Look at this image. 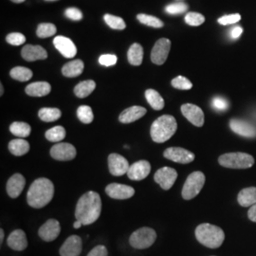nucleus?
I'll return each instance as SVG.
<instances>
[{
    "instance_id": "f257e3e1",
    "label": "nucleus",
    "mask_w": 256,
    "mask_h": 256,
    "mask_svg": "<svg viewBox=\"0 0 256 256\" xmlns=\"http://www.w3.org/2000/svg\"><path fill=\"white\" fill-rule=\"evenodd\" d=\"M101 196L98 192L90 191L79 198L75 209V218L82 225H90L101 216Z\"/></svg>"
},
{
    "instance_id": "f03ea898",
    "label": "nucleus",
    "mask_w": 256,
    "mask_h": 256,
    "mask_svg": "<svg viewBox=\"0 0 256 256\" xmlns=\"http://www.w3.org/2000/svg\"><path fill=\"white\" fill-rule=\"evenodd\" d=\"M54 196V185L48 178H40L32 183L27 194V202L32 208L46 206Z\"/></svg>"
},
{
    "instance_id": "7ed1b4c3",
    "label": "nucleus",
    "mask_w": 256,
    "mask_h": 256,
    "mask_svg": "<svg viewBox=\"0 0 256 256\" xmlns=\"http://www.w3.org/2000/svg\"><path fill=\"white\" fill-rule=\"evenodd\" d=\"M178 128L176 120L171 115H164L156 120L150 129L152 140L156 144H162L174 136Z\"/></svg>"
},
{
    "instance_id": "20e7f679",
    "label": "nucleus",
    "mask_w": 256,
    "mask_h": 256,
    "mask_svg": "<svg viewBox=\"0 0 256 256\" xmlns=\"http://www.w3.org/2000/svg\"><path fill=\"white\" fill-rule=\"evenodd\" d=\"M196 238L205 247L210 248H220L225 239L223 230L209 223H203L196 229Z\"/></svg>"
},
{
    "instance_id": "39448f33",
    "label": "nucleus",
    "mask_w": 256,
    "mask_h": 256,
    "mask_svg": "<svg viewBox=\"0 0 256 256\" xmlns=\"http://www.w3.org/2000/svg\"><path fill=\"white\" fill-rule=\"evenodd\" d=\"M218 162L226 168L247 169L254 164V158L252 156L248 155L247 153L236 152L220 156Z\"/></svg>"
},
{
    "instance_id": "423d86ee",
    "label": "nucleus",
    "mask_w": 256,
    "mask_h": 256,
    "mask_svg": "<svg viewBox=\"0 0 256 256\" xmlns=\"http://www.w3.org/2000/svg\"><path fill=\"white\" fill-rule=\"evenodd\" d=\"M156 234L155 230L148 227L140 228L135 230L129 238V243L137 250H144L151 247L155 243Z\"/></svg>"
},
{
    "instance_id": "0eeeda50",
    "label": "nucleus",
    "mask_w": 256,
    "mask_h": 256,
    "mask_svg": "<svg viewBox=\"0 0 256 256\" xmlns=\"http://www.w3.org/2000/svg\"><path fill=\"white\" fill-rule=\"evenodd\" d=\"M205 183V174L196 171L189 174L182 188V198L185 200H190L196 198L203 188Z\"/></svg>"
},
{
    "instance_id": "6e6552de",
    "label": "nucleus",
    "mask_w": 256,
    "mask_h": 256,
    "mask_svg": "<svg viewBox=\"0 0 256 256\" xmlns=\"http://www.w3.org/2000/svg\"><path fill=\"white\" fill-rule=\"evenodd\" d=\"M171 48V41L167 38H162L156 42L151 52V60L156 64H164Z\"/></svg>"
},
{
    "instance_id": "1a4fd4ad",
    "label": "nucleus",
    "mask_w": 256,
    "mask_h": 256,
    "mask_svg": "<svg viewBox=\"0 0 256 256\" xmlns=\"http://www.w3.org/2000/svg\"><path fill=\"white\" fill-rule=\"evenodd\" d=\"M178 178V172L171 167L160 168L154 176V180L164 190L167 191L171 189L174 182Z\"/></svg>"
},
{
    "instance_id": "9d476101",
    "label": "nucleus",
    "mask_w": 256,
    "mask_h": 256,
    "mask_svg": "<svg viewBox=\"0 0 256 256\" xmlns=\"http://www.w3.org/2000/svg\"><path fill=\"white\" fill-rule=\"evenodd\" d=\"M164 156L174 162L182 164H190L194 160V153L182 147H169L164 152Z\"/></svg>"
},
{
    "instance_id": "9b49d317",
    "label": "nucleus",
    "mask_w": 256,
    "mask_h": 256,
    "mask_svg": "<svg viewBox=\"0 0 256 256\" xmlns=\"http://www.w3.org/2000/svg\"><path fill=\"white\" fill-rule=\"evenodd\" d=\"M76 154L77 152L75 147L68 142L57 144L50 149V156L56 160L61 162L72 160L76 156Z\"/></svg>"
},
{
    "instance_id": "f8f14e48",
    "label": "nucleus",
    "mask_w": 256,
    "mask_h": 256,
    "mask_svg": "<svg viewBox=\"0 0 256 256\" xmlns=\"http://www.w3.org/2000/svg\"><path fill=\"white\" fill-rule=\"evenodd\" d=\"M106 192L114 200H128L135 194V190L133 187L124 184L110 183L106 188Z\"/></svg>"
},
{
    "instance_id": "ddd939ff",
    "label": "nucleus",
    "mask_w": 256,
    "mask_h": 256,
    "mask_svg": "<svg viewBox=\"0 0 256 256\" xmlns=\"http://www.w3.org/2000/svg\"><path fill=\"white\" fill-rule=\"evenodd\" d=\"M129 167L130 166L128 160L124 156L115 153L108 156V168L110 174L115 176H124V174H128Z\"/></svg>"
},
{
    "instance_id": "4468645a",
    "label": "nucleus",
    "mask_w": 256,
    "mask_h": 256,
    "mask_svg": "<svg viewBox=\"0 0 256 256\" xmlns=\"http://www.w3.org/2000/svg\"><path fill=\"white\" fill-rule=\"evenodd\" d=\"M183 116L194 126L202 128L204 124V113L200 108L192 104H185L182 106Z\"/></svg>"
},
{
    "instance_id": "2eb2a0df",
    "label": "nucleus",
    "mask_w": 256,
    "mask_h": 256,
    "mask_svg": "<svg viewBox=\"0 0 256 256\" xmlns=\"http://www.w3.org/2000/svg\"><path fill=\"white\" fill-rule=\"evenodd\" d=\"M60 232V223L56 220H48L40 227L38 234L42 240L46 242H52L59 236Z\"/></svg>"
},
{
    "instance_id": "dca6fc26",
    "label": "nucleus",
    "mask_w": 256,
    "mask_h": 256,
    "mask_svg": "<svg viewBox=\"0 0 256 256\" xmlns=\"http://www.w3.org/2000/svg\"><path fill=\"white\" fill-rule=\"evenodd\" d=\"M82 252V239L78 236H72L64 242L59 250L61 256H79Z\"/></svg>"
},
{
    "instance_id": "f3484780",
    "label": "nucleus",
    "mask_w": 256,
    "mask_h": 256,
    "mask_svg": "<svg viewBox=\"0 0 256 256\" xmlns=\"http://www.w3.org/2000/svg\"><path fill=\"white\" fill-rule=\"evenodd\" d=\"M151 172V165L147 160H138L129 167L128 176L132 180H142Z\"/></svg>"
},
{
    "instance_id": "a211bd4d",
    "label": "nucleus",
    "mask_w": 256,
    "mask_h": 256,
    "mask_svg": "<svg viewBox=\"0 0 256 256\" xmlns=\"http://www.w3.org/2000/svg\"><path fill=\"white\" fill-rule=\"evenodd\" d=\"M54 44L55 48L66 58H74L77 54L76 46L74 45V42L68 37L62 36L55 37Z\"/></svg>"
},
{
    "instance_id": "6ab92c4d",
    "label": "nucleus",
    "mask_w": 256,
    "mask_h": 256,
    "mask_svg": "<svg viewBox=\"0 0 256 256\" xmlns=\"http://www.w3.org/2000/svg\"><path fill=\"white\" fill-rule=\"evenodd\" d=\"M230 128L234 133L242 137L254 138L256 136V128L242 120H230Z\"/></svg>"
},
{
    "instance_id": "aec40b11",
    "label": "nucleus",
    "mask_w": 256,
    "mask_h": 256,
    "mask_svg": "<svg viewBox=\"0 0 256 256\" xmlns=\"http://www.w3.org/2000/svg\"><path fill=\"white\" fill-rule=\"evenodd\" d=\"M7 243L12 250L22 252L28 247V240L26 234L22 230H14L10 232L7 239Z\"/></svg>"
},
{
    "instance_id": "412c9836",
    "label": "nucleus",
    "mask_w": 256,
    "mask_h": 256,
    "mask_svg": "<svg viewBox=\"0 0 256 256\" xmlns=\"http://www.w3.org/2000/svg\"><path fill=\"white\" fill-rule=\"evenodd\" d=\"M26 185V180L21 174H14L12 176L7 182V192L12 198H18Z\"/></svg>"
},
{
    "instance_id": "4be33fe9",
    "label": "nucleus",
    "mask_w": 256,
    "mask_h": 256,
    "mask_svg": "<svg viewBox=\"0 0 256 256\" xmlns=\"http://www.w3.org/2000/svg\"><path fill=\"white\" fill-rule=\"evenodd\" d=\"M22 57L28 62L44 60L48 57V52L44 48L38 45H26L21 50Z\"/></svg>"
},
{
    "instance_id": "5701e85b",
    "label": "nucleus",
    "mask_w": 256,
    "mask_h": 256,
    "mask_svg": "<svg viewBox=\"0 0 256 256\" xmlns=\"http://www.w3.org/2000/svg\"><path fill=\"white\" fill-rule=\"evenodd\" d=\"M146 114V110L142 106H131L124 110L120 115L119 120L122 124H131L142 118Z\"/></svg>"
},
{
    "instance_id": "b1692460",
    "label": "nucleus",
    "mask_w": 256,
    "mask_h": 256,
    "mask_svg": "<svg viewBox=\"0 0 256 256\" xmlns=\"http://www.w3.org/2000/svg\"><path fill=\"white\" fill-rule=\"evenodd\" d=\"M52 90V86L48 82H36L30 84L27 86L25 92L28 96L32 97H44Z\"/></svg>"
},
{
    "instance_id": "393cba45",
    "label": "nucleus",
    "mask_w": 256,
    "mask_h": 256,
    "mask_svg": "<svg viewBox=\"0 0 256 256\" xmlns=\"http://www.w3.org/2000/svg\"><path fill=\"white\" fill-rule=\"evenodd\" d=\"M238 203L243 206H252L256 204V187H248L241 190L238 194Z\"/></svg>"
},
{
    "instance_id": "a878e982",
    "label": "nucleus",
    "mask_w": 256,
    "mask_h": 256,
    "mask_svg": "<svg viewBox=\"0 0 256 256\" xmlns=\"http://www.w3.org/2000/svg\"><path fill=\"white\" fill-rule=\"evenodd\" d=\"M84 70V62L82 60H74L64 64L62 68V74L66 77L74 78L81 75Z\"/></svg>"
},
{
    "instance_id": "bb28decb",
    "label": "nucleus",
    "mask_w": 256,
    "mask_h": 256,
    "mask_svg": "<svg viewBox=\"0 0 256 256\" xmlns=\"http://www.w3.org/2000/svg\"><path fill=\"white\" fill-rule=\"evenodd\" d=\"M10 152L12 155L24 156L30 151V144L24 138H14L9 144Z\"/></svg>"
},
{
    "instance_id": "cd10ccee",
    "label": "nucleus",
    "mask_w": 256,
    "mask_h": 256,
    "mask_svg": "<svg viewBox=\"0 0 256 256\" xmlns=\"http://www.w3.org/2000/svg\"><path fill=\"white\" fill-rule=\"evenodd\" d=\"M128 62L133 66H140L144 59V48L140 44L135 43L129 48L128 52Z\"/></svg>"
},
{
    "instance_id": "c85d7f7f",
    "label": "nucleus",
    "mask_w": 256,
    "mask_h": 256,
    "mask_svg": "<svg viewBox=\"0 0 256 256\" xmlns=\"http://www.w3.org/2000/svg\"><path fill=\"white\" fill-rule=\"evenodd\" d=\"M96 88V82L92 80H86L79 82L74 88V93L78 98H86L90 96Z\"/></svg>"
},
{
    "instance_id": "c756f323",
    "label": "nucleus",
    "mask_w": 256,
    "mask_h": 256,
    "mask_svg": "<svg viewBox=\"0 0 256 256\" xmlns=\"http://www.w3.org/2000/svg\"><path fill=\"white\" fill-rule=\"evenodd\" d=\"M146 98L151 108L155 110H162L164 108V100L155 90H147Z\"/></svg>"
},
{
    "instance_id": "7c9ffc66",
    "label": "nucleus",
    "mask_w": 256,
    "mask_h": 256,
    "mask_svg": "<svg viewBox=\"0 0 256 256\" xmlns=\"http://www.w3.org/2000/svg\"><path fill=\"white\" fill-rule=\"evenodd\" d=\"M10 131L12 135L18 138H27L30 136L32 128L27 122H14L10 124Z\"/></svg>"
},
{
    "instance_id": "2f4dec72",
    "label": "nucleus",
    "mask_w": 256,
    "mask_h": 256,
    "mask_svg": "<svg viewBox=\"0 0 256 256\" xmlns=\"http://www.w3.org/2000/svg\"><path fill=\"white\" fill-rule=\"evenodd\" d=\"M10 75L12 79L16 81L27 82L30 79H32V72L25 66H16L10 70Z\"/></svg>"
},
{
    "instance_id": "473e14b6",
    "label": "nucleus",
    "mask_w": 256,
    "mask_h": 256,
    "mask_svg": "<svg viewBox=\"0 0 256 256\" xmlns=\"http://www.w3.org/2000/svg\"><path fill=\"white\" fill-rule=\"evenodd\" d=\"M62 113L58 108H41L38 112L39 118L45 122H52L60 119Z\"/></svg>"
},
{
    "instance_id": "72a5a7b5",
    "label": "nucleus",
    "mask_w": 256,
    "mask_h": 256,
    "mask_svg": "<svg viewBox=\"0 0 256 256\" xmlns=\"http://www.w3.org/2000/svg\"><path fill=\"white\" fill-rule=\"evenodd\" d=\"M45 136H46V140L50 142H59L62 140H64L66 137V130L63 126H57L48 129L46 131Z\"/></svg>"
},
{
    "instance_id": "f704fd0d",
    "label": "nucleus",
    "mask_w": 256,
    "mask_h": 256,
    "mask_svg": "<svg viewBox=\"0 0 256 256\" xmlns=\"http://www.w3.org/2000/svg\"><path fill=\"white\" fill-rule=\"evenodd\" d=\"M137 19L142 24L149 26V27L156 28H162L164 26V22L160 19L153 16H148V14H138Z\"/></svg>"
},
{
    "instance_id": "c9c22d12",
    "label": "nucleus",
    "mask_w": 256,
    "mask_h": 256,
    "mask_svg": "<svg viewBox=\"0 0 256 256\" xmlns=\"http://www.w3.org/2000/svg\"><path fill=\"white\" fill-rule=\"evenodd\" d=\"M77 116L78 119L82 122V124H92L94 119V115L92 112V108L88 106H81L77 110Z\"/></svg>"
},
{
    "instance_id": "e433bc0d",
    "label": "nucleus",
    "mask_w": 256,
    "mask_h": 256,
    "mask_svg": "<svg viewBox=\"0 0 256 256\" xmlns=\"http://www.w3.org/2000/svg\"><path fill=\"white\" fill-rule=\"evenodd\" d=\"M56 27L52 23H42L40 24L36 30L37 36L40 38H46L52 36L56 34Z\"/></svg>"
},
{
    "instance_id": "4c0bfd02",
    "label": "nucleus",
    "mask_w": 256,
    "mask_h": 256,
    "mask_svg": "<svg viewBox=\"0 0 256 256\" xmlns=\"http://www.w3.org/2000/svg\"><path fill=\"white\" fill-rule=\"evenodd\" d=\"M104 22L110 26V28L114 30H124L126 27V24L124 20L120 18L119 16H115L112 14H106L104 16Z\"/></svg>"
},
{
    "instance_id": "58836bf2",
    "label": "nucleus",
    "mask_w": 256,
    "mask_h": 256,
    "mask_svg": "<svg viewBox=\"0 0 256 256\" xmlns=\"http://www.w3.org/2000/svg\"><path fill=\"white\" fill-rule=\"evenodd\" d=\"M172 86L176 90H189L192 88V84L190 80L183 76H178L174 79L172 80Z\"/></svg>"
},
{
    "instance_id": "ea45409f",
    "label": "nucleus",
    "mask_w": 256,
    "mask_h": 256,
    "mask_svg": "<svg viewBox=\"0 0 256 256\" xmlns=\"http://www.w3.org/2000/svg\"><path fill=\"white\" fill-rule=\"evenodd\" d=\"M205 21V18L198 12H188L185 16V22L190 26H200Z\"/></svg>"
},
{
    "instance_id": "a19ab883",
    "label": "nucleus",
    "mask_w": 256,
    "mask_h": 256,
    "mask_svg": "<svg viewBox=\"0 0 256 256\" xmlns=\"http://www.w3.org/2000/svg\"><path fill=\"white\" fill-rule=\"evenodd\" d=\"M188 10V5L183 3V2H178V3H174L171 5H168L165 8V12H168L169 14H180Z\"/></svg>"
},
{
    "instance_id": "79ce46f5",
    "label": "nucleus",
    "mask_w": 256,
    "mask_h": 256,
    "mask_svg": "<svg viewBox=\"0 0 256 256\" xmlns=\"http://www.w3.org/2000/svg\"><path fill=\"white\" fill-rule=\"evenodd\" d=\"M6 40H7V42L9 43L10 45H12V46H20V45H22V44L25 43L26 37L24 36L22 34L12 32V34H10L7 36Z\"/></svg>"
},
{
    "instance_id": "37998d69",
    "label": "nucleus",
    "mask_w": 256,
    "mask_h": 256,
    "mask_svg": "<svg viewBox=\"0 0 256 256\" xmlns=\"http://www.w3.org/2000/svg\"><path fill=\"white\" fill-rule=\"evenodd\" d=\"M117 56L114 54H104L100 56L99 63L104 66H111L117 63Z\"/></svg>"
},
{
    "instance_id": "c03bdc74",
    "label": "nucleus",
    "mask_w": 256,
    "mask_h": 256,
    "mask_svg": "<svg viewBox=\"0 0 256 256\" xmlns=\"http://www.w3.org/2000/svg\"><path fill=\"white\" fill-rule=\"evenodd\" d=\"M64 14L66 18L74 20V21H79L82 18V12L77 8H74V7L66 10Z\"/></svg>"
},
{
    "instance_id": "a18cd8bd",
    "label": "nucleus",
    "mask_w": 256,
    "mask_h": 256,
    "mask_svg": "<svg viewBox=\"0 0 256 256\" xmlns=\"http://www.w3.org/2000/svg\"><path fill=\"white\" fill-rule=\"evenodd\" d=\"M241 19L240 14H230V16H225L218 19V23L221 25H232L238 22Z\"/></svg>"
},
{
    "instance_id": "49530a36",
    "label": "nucleus",
    "mask_w": 256,
    "mask_h": 256,
    "mask_svg": "<svg viewBox=\"0 0 256 256\" xmlns=\"http://www.w3.org/2000/svg\"><path fill=\"white\" fill-rule=\"evenodd\" d=\"M212 106L216 110H220V111H223L228 108V102L226 101L223 98L220 97H216L212 100Z\"/></svg>"
},
{
    "instance_id": "de8ad7c7",
    "label": "nucleus",
    "mask_w": 256,
    "mask_h": 256,
    "mask_svg": "<svg viewBox=\"0 0 256 256\" xmlns=\"http://www.w3.org/2000/svg\"><path fill=\"white\" fill-rule=\"evenodd\" d=\"M88 256H108V252L104 246L99 245L93 248Z\"/></svg>"
},
{
    "instance_id": "09e8293b",
    "label": "nucleus",
    "mask_w": 256,
    "mask_h": 256,
    "mask_svg": "<svg viewBox=\"0 0 256 256\" xmlns=\"http://www.w3.org/2000/svg\"><path fill=\"white\" fill-rule=\"evenodd\" d=\"M248 218L252 220V221L256 222V204L252 205V206L250 208V210L248 212Z\"/></svg>"
},
{
    "instance_id": "8fccbe9b",
    "label": "nucleus",
    "mask_w": 256,
    "mask_h": 256,
    "mask_svg": "<svg viewBox=\"0 0 256 256\" xmlns=\"http://www.w3.org/2000/svg\"><path fill=\"white\" fill-rule=\"evenodd\" d=\"M242 32H243V28H234L230 30V36L236 39V38H238V37L240 36L242 34Z\"/></svg>"
},
{
    "instance_id": "3c124183",
    "label": "nucleus",
    "mask_w": 256,
    "mask_h": 256,
    "mask_svg": "<svg viewBox=\"0 0 256 256\" xmlns=\"http://www.w3.org/2000/svg\"><path fill=\"white\" fill-rule=\"evenodd\" d=\"M82 223H81L80 221H78V220H77V221H75V222H74V227L75 229H79V228H81V226H82Z\"/></svg>"
},
{
    "instance_id": "603ef678",
    "label": "nucleus",
    "mask_w": 256,
    "mask_h": 256,
    "mask_svg": "<svg viewBox=\"0 0 256 256\" xmlns=\"http://www.w3.org/2000/svg\"><path fill=\"white\" fill-rule=\"evenodd\" d=\"M4 236H5V234H4V230L0 229V243H1V244L3 243Z\"/></svg>"
},
{
    "instance_id": "864d4df0",
    "label": "nucleus",
    "mask_w": 256,
    "mask_h": 256,
    "mask_svg": "<svg viewBox=\"0 0 256 256\" xmlns=\"http://www.w3.org/2000/svg\"><path fill=\"white\" fill-rule=\"evenodd\" d=\"M3 93H4V88H3V84H0V95L2 96Z\"/></svg>"
},
{
    "instance_id": "5fc2aeb1",
    "label": "nucleus",
    "mask_w": 256,
    "mask_h": 256,
    "mask_svg": "<svg viewBox=\"0 0 256 256\" xmlns=\"http://www.w3.org/2000/svg\"><path fill=\"white\" fill-rule=\"evenodd\" d=\"M10 1H12V2H14V3H22V2H24L25 0H10Z\"/></svg>"
},
{
    "instance_id": "6e6d98bb",
    "label": "nucleus",
    "mask_w": 256,
    "mask_h": 256,
    "mask_svg": "<svg viewBox=\"0 0 256 256\" xmlns=\"http://www.w3.org/2000/svg\"><path fill=\"white\" fill-rule=\"evenodd\" d=\"M46 1H54V0H46Z\"/></svg>"
}]
</instances>
